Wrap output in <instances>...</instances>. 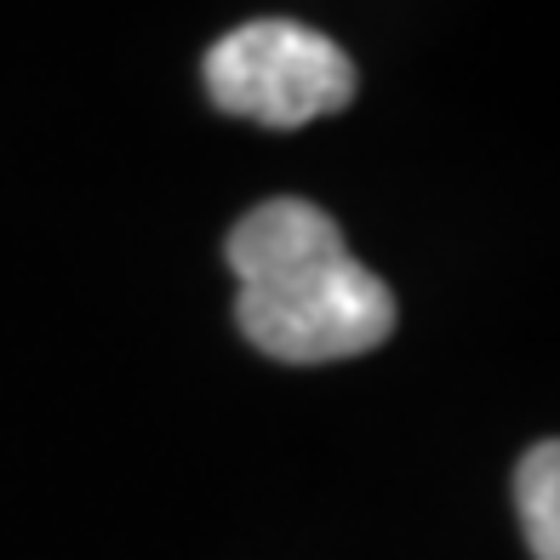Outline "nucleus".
I'll use <instances>...</instances> for the list:
<instances>
[{"label":"nucleus","instance_id":"obj_1","mask_svg":"<svg viewBox=\"0 0 560 560\" xmlns=\"http://www.w3.org/2000/svg\"><path fill=\"white\" fill-rule=\"evenodd\" d=\"M235 320L252 349L287 366L366 354L395 332V292L343 246V229L310 200H264L229 229Z\"/></svg>","mask_w":560,"mask_h":560},{"label":"nucleus","instance_id":"obj_3","mask_svg":"<svg viewBox=\"0 0 560 560\" xmlns=\"http://www.w3.org/2000/svg\"><path fill=\"white\" fill-rule=\"evenodd\" d=\"M515 503H521V526H526L532 555L560 560V452H555V441H538L521 457Z\"/></svg>","mask_w":560,"mask_h":560},{"label":"nucleus","instance_id":"obj_2","mask_svg":"<svg viewBox=\"0 0 560 560\" xmlns=\"http://www.w3.org/2000/svg\"><path fill=\"white\" fill-rule=\"evenodd\" d=\"M354 86L361 81H354V63L343 58V46L287 18L241 23L235 35H223L207 52L212 104L223 115L275 126V132L349 109Z\"/></svg>","mask_w":560,"mask_h":560}]
</instances>
